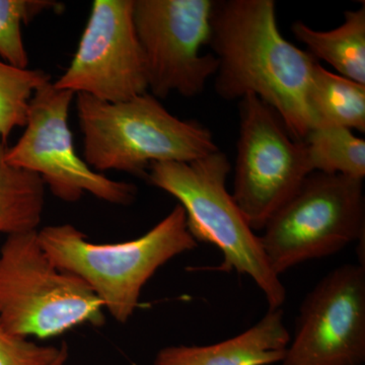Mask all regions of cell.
Returning a JSON list of instances; mask_svg holds the SVG:
<instances>
[{"label":"cell","mask_w":365,"mask_h":365,"mask_svg":"<svg viewBox=\"0 0 365 365\" xmlns=\"http://www.w3.org/2000/svg\"><path fill=\"white\" fill-rule=\"evenodd\" d=\"M208 46L218 60L215 88L220 98L256 96L295 140L313 129L309 95L319 61L283 37L274 0L215 1Z\"/></svg>","instance_id":"cell-1"},{"label":"cell","mask_w":365,"mask_h":365,"mask_svg":"<svg viewBox=\"0 0 365 365\" xmlns=\"http://www.w3.org/2000/svg\"><path fill=\"white\" fill-rule=\"evenodd\" d=\"M83 157L95 172L145 176L153 163H189L220 150L212 132L170 114L150 93L120 103L76 95Z\"/></svg>","instance_id":"cell-2"},{"label":"cell","mask_w":365,"mask_h":365,"mask_svg":"<svg viewBox=\"0 0 365 365\" xmlns=\"http://www.w3.org/2000/svg\"><path fill=\"white\" fill-rule=\"evenodd\" d=\"M38 237L50 260L86 282L105 311L122 324L133 316L144 285L158 269L198 246L180 204L146 234L128 242L95 244L67 223L46 227Z\"/></svg>","instance_id":"cell-3"},{"label":"cell","mask_w":365,"mask_h":365,"mask_svg":"<svg viewBox=\"0 0 365 365\" xmlns=\"http://www.w3.org/2000/svg\"><path fill=\"white\" fill-rule=\"evenodd\" d=\"M230 163L222 150L189 163H155L146 178L179 201L187 227L197 242L220 250L216 270L249 276L261 290L269 309H281L287 288L270 267L260 237L250 227L227 187Z\"/></svg>","instance_id":"cell-4"},{"label":"cell","mask_w":365,"mask_h":365,"mask_svg":"<svg viewBox=\"0 0 365 365\" xmlns=\"http://www.w3.org/2000/svg\"><path fill=\"white\" fill-rule=\"evenodd\" d=\"M104 314L86 282L50 260L38 230L7 235L0 248V321L9 332L48 339L104 325Z\"/></svg>","instance_id":"cell-5"},{"label":"cell","mask_w":365,"mask_h":365,"mask_svg":"<svg viewBox=\"0 0 365 365\" xmlns=\"http://www.w3.org/2000/svg\"><path fill=\"white\" fill-rule=\"evenodd\" d=\"M259 235L274 273L326 258L364 241V181L312 173Z\"/></svg>","instance_id":"cell-6"},{"label":"cell","mask_w":365,"mask_h":365,"mask_svg":"<svg viewBox=\"0 0 365 365\" xmlns=\"http://www.w3.org/2000/svg\"><path fill=\"white\" fill-rule=\"evenodd\" d=\"M74 96L52 83L40 86L31 100L25 131L6 148V160L37 175L53 195L66 202H78L91 194L105 202L129 205L135 200L134 185L95 172L76 153L68 124Z\"/></svg>","instance_id":"cell-7"},{"label":"cell","mask_w":365,"mask_h":365,"mask_svg":"<svg viewBox=\"0 0 365 365\" xmlns=\"http://www.w3.org/2000/svg\"><path fill=\"white\" fill-rule=\"evenodd\" d=\"M239 117L232 195L256 232L313 172L304 143L290 135L270 106L246 96L240 100Z\"/></svg>","instance_id":"cell-8"},{"label":"cell","mask_w":365,"mask_h":365,"mask_svg":"<svg viewBox=\"0 0 365 365\" xmlns=\"http://www.w3.org/2000/svg\"><path fill=\"white\" fill-rule=\"evenodd\" d=\"M213 0H134L133 19L148 72V91L157 98L177 93L201 95L215 76L218 60L208 46Z\"/></svg>","instance_id":"cell-9"},{"label":"cell","mask_w":365,"mask_h":365,"mask_svg":"<svg viewBox=\"0 0 365 365\" xmlns=\"http://www.w3.org/2000/svg\"><path fill=\"white\" fill-rule=\"evenodd\" d=\"M134 0H96L71 66L54 83L74 95L120 103L148 93Z\"/></svg>","instance_id":"cell-10"},{"label":"cell","mask_w":365,"mask_h":365,"mask_svg":"<svg viewBox=\"0 0 365 365\" xmlns=\"http://www.w3.org/2000/svg\"><path fill=\"white\" fill-rule=\"evenodd\" d=\"M365 266L343 264L304 297L282 365H364Z\"/></svg>","instance_id":"cell-11"},{"label":"cell","mask_w":365,"mask_h":365,"mask_svg":"<svg viewBox=\"0 0 365 365\" xmlns=\"http://www.w3.org/2000/svg\"><path fill=\"white\" fill-rule=\"evenodd\" d=\"M282 309H269L251 328L211 345L167 346L153 365H272L281 364L290 341Z\"/></svg>","instance_id":"cell-12"},{"label":"cell","mask_w":365,"mask_h":365,"mask_svg":"<svg viewBox=\"0 0 365 365\" xmlns=\"http://www.w3.org/2000/svg\"><path fill=\"white\" fill-rule=\"evenodd\" d=\"M292 32L317 61L323 60L339 76L365 85L364 4L346 11L343 23L333 30H314L304 21H295Z\"/></svg>","instance_id":"cell-13"},{"label":"cell","mask_w":365,"mask_h":365,"mask_svg":"<svg viewBox=\"0 0 365 365\" xmlns=\"http://www.w3.org/2000/svg\"><path fill=\"white\" fill-rule=\"evenodd\" d=\"M309 107L313 128L342 127L365 132V85L314 66Z\"/></svg>","instance_id":"cell-14"},{"label":"cell","mask_w":365,"mask_h":365,"mask_svg":"<svg viewBox=\"0 0 365 365\" xmlns=\"http://www.w3.org/2000/svg\"><path fill=\"white\" fill-rule=\"evenodd\" d=\"M6 143L0 138V234L37 230L45 207V184L37 175L6 160Z\"/></svg>","instance_id":"cell-15"},{"label":"cell","mask_w":365,"mask_h":365,"mask_svg":"<svg viewBox=\"0 0 365 365\" xmlns=\"http://www.w3.org/2000/svg\"><path fill=\"white\" fill-rule=\"evenodd\" d=\"M313 173L340 175L362 180L365 177V140L342 127L313 128L302 139Z\"/></svg>","instance_id":"cell-16"},{"label":"cell","mask_w":365,"mask_h":365,"mask_svg":"<svg viewBox=\"0 0 365 365\" xmlns=\"http://www.w3.org/2000/svg\"><path fill=\"white\" fill-rule=\"evenodd\" d=\"M51 76L42 69L20 68L0 60V138L25 127L34 93Z\"/></svg>","instance_id":"cell-17"},{"label":"cell","mask_w":365,"mask_h":365,"mask_svg":"<svg viewBox=\"0 0 365 365\" xmlns=\"http://www.w3.org/2000/svg\"><path fill=\"white\" fill-rule=\"evenodd\" d=\"M52 0H0V58L11 66L28 68L29 55L21 26L48 11H61Z\"/></svg>","instance_id":"cell-18"},{"label":"cell","mask_w":365,"mask_h":365,"mask_svg":"<svg viewBox=\"0 0 365 365\" xmlns=\"http://www.w3.org/2000/svg\"><path fill=\"white\" fill-rule=\"evenodd\" d=\"M66 352V344L39 345L14 335L0 321V365H53Z\"/></svg>","instance_id":"cell-19"},{"label":"cell","mask_w":365,"mask_h":365,"mask_svg":"<svg viewBox=\"0 0 365 365\" xmlns=\"http://www.w3.org/2000/svg\"><path fill=\"white\" fill-rule=\"evenodd\" d=\"M68 359V352L64 353L61 357L53 365H66V360Z\"/></svg>","instance_id":"cell-20"}]
</instances>
